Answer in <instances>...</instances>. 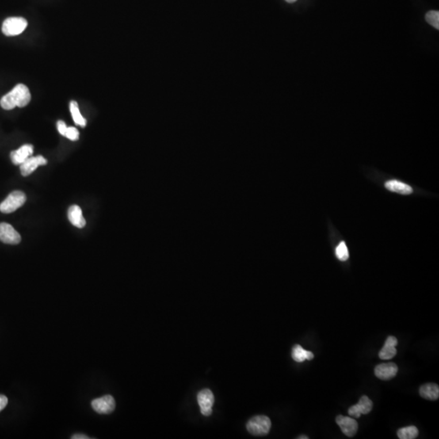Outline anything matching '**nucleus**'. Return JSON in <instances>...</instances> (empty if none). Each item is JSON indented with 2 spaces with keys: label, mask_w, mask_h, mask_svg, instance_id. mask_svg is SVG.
<instances>
[{
  "label": "nucleus",
  "mask_w": 439,
  "mask_h": 439,
  "mask_svg": "<svg viewBox=\"0 0 439 439\" xmlns=\"http://www.w3.org/2000/svg\"><path fill=\"white\" fill-rule=\"evenodd\" d=\"M73 439H87L89 438V437L87 436H85V435L83 434H75L73 435V437H72Z\"/></svg>",
  "instance_id": "obj_25"
},
{
  "label": "nucleus",
  "mask_w": 439,
  "mask_h": 439,
  "mask_svg": "<svg viewBox=\"0 0 439 439\" xmlns=\"http://www.w3.org/2000/svg\"><path fill=\"white\" fill-rule=\"evenodd\" d=\"M68 217L73 226L77 228L85 227L86 222L82 215V211L79 206L73 205L69 207L68 211Z\"/></svg>",
  "instance_id": "obj_14"
},
{
  "label": "nucleus",
  "mask_w": 439,
  "mask_h": 439,
  "mask_svg": "<svg viewBox=\"0 0 439 439\" xmlns=\"http://www.w3.org/2000/svg\"><path fill=\"white\" fill-rule=\"evenodd\" d=\"M47 160L42 155L30 156L20 165V173L24 177H27L28 175H30L33 172H35L38 169V167L40 166V165H47Z\"/></svg>",
  "instance_id": "obj_8"
},
{
  "label": "nucleus",
  "mask_w": 439,
  "mask_h": 439,
  "mask_svg": "<svg viewBox=\"0 0 439 439\" xmlns=\"http://www.w3.org/2000/svg\"><path fill=\"white\" fill-rule=\"evenodd\" d=\"M270 419L266 416H256L249 420L246 424L248 432L255 436H264L270 430Z\"/></svg>",
  "instance_id": "obj_2"
},
{
  "label": "nucleus",
  "mask_w": 439,
  "mask_h": 439,
  "mask_svg": "<svg viewBox=\"0 0 439 439\" xmlns=\"http://www.w3.org/2000/svg\"><path fill=\"white\" fill-rule=\"evenodd\" d=\"M70 112H71L73 120L77 126H81V127H85L86 126V120L83 116H81L77 102L71 101L70 103Z\"/></svg>",
  "instance_id": "obj_18"
},
{
  "label": "nucleus",
  "mask_w": 439,
  "mask_h": 439,
  "mask_svg": "<svg viewBox=\"0 0 439 439\" xmlns=\"http://www.w3.org/2000/svg\"><path fill=\"white\" fill-rule=\"evenodd\" d=\"M336 256L341 261H346L349 257L348 247L345 242H341L336 248Z\"/></svg>",
  "instance_id": "obj_21"
},
{
  "label": "nucleus",
  "mask_w": 439,
  "mask_h": 439,
  "mask_svg": "<svg viewBox=\"0 0 439 439\" xmlns=\"http://www.w3.org/2000/svg\"><path fill=\"white\" fill-rule=\"evenodd\" d=\"M375 375L382 380H390L396 376L398 366L394 363L378 364L375 368Z\"/></svg>",
  "instance_id": "obj_11"
},
{
  "label": "nucleus",
  "mask_w": 439,
  "mask_h": 439,
  "mask_svg": "<svg viewBox=\"0 0 439 439\" xmlns=\"http://www.w3.org/2000/svg\"><path fill=\"white\" fill-rule=\"evenodd\" d=\"M25 201L26 196L22 191H13L0 204V211L3 213H12L20 208Z\"/></svg>",
  "instance_id": "obj_3"
},
{
  "label": "nucleus",
  "mask_w": 439,
  "mask_h": 439,
  "mask_svg": "<svg viewBox=\"0 0 439 439\" xmlns=\"http://www.w3.org/2000/svg\"><path fill=\"white\" fill-rule=\"evenodd\" d=\"M0 241L4 243L16 245L21 241V237L9 224L0 223Z\"/></svg>",
  "instance_id": "obj_7"
},
{
  "label": "nucleus",
  "mask_w": 439,
  "mask_h": 439,
  "mask_svg": "<svg viewBox=\"0 0 439 439\" xmlns=\"http://www.w3.org/2000/svg\"><path fill=\"white\" fill-rule=\"evenodd\" d=\"M91 405L93 410L100 414H110L116 407L115 399L111 395L96 398L92 401Z\"/></svg>",
  "instance_id": "obj_6"
},
{
  "label": "nucleus",
  "mask_w": 439,
  "mask_h": 439,
  "mask_svg": "<svg viewBox=\"0 0 439 439\" xmlns=\"http://www.w3.org/2000/svg\"><path fill=\"white\" fill-rule=\"evenodd\" d=\"M67 128V126H66V124H65L63 120H59V121L57 122V129H58V131H59L61 135L65 136Z\"/></svg>",
  "instance_id": "obj_23"
},
{
  "label": "nucleus",
  "mask_w": 439,
  "mask_h": 439,
  "mask_svg": "<svg viewBox=\"0 0 439 439\" xmlns=\"http://www.w3.org/2000/svg\"><path fill=\"white\" fill-rule=\"evenodd\" d=\"M298 438H299V439H302V438H303V439H307V438H308V437H307V436H305V435H303V436H300V437H298Z\"/></svg>",
  "instance_id": "obj_26"
},
{
  "label": "nucleus",
  "mask_w": 439,
  "mask_h": 439,
  "mask_svg": "<svg viewBox=\"0 0 439 439\" xmlns=\"http://www.w3.org/2000/svg\"><path fill=\"white\" fill-rule=\"evenodd\" d=\"M420 394L429 400H437L439 397L438 386L433 383L424 385L420 388Z\"/></svg>",
  "instance_id": "obj_16"
},
{
  "label": "nucleus",
  "mask_w": 439,
  "mask_h": 439,
  "mask_svg": "<svg viewBox=\"0 0 439 439\" xmlns=\"http://www.w3.org/2000/svg\"><path fill=\"white\" fill-rule=\"evenodd\" d=\"M65 137L72 141H77L79 138V132L74 127H68Z\"/></svg>",
  "instance_id": "obj_22"
},
{
  "label": "nucleus",
  "mask_w": 439,
  "mask_h": 439,
  "mask_svg": "<svg viewBox=\"0 0 439 439\" xmlns=\"http://www.w3.org/2000/svg\"><path fill=\"white\" fill-rule=\"evenodd\" d=\"M8 399L6 396L4 395H0V412L4 410V407L8 404Z\"/></svg>",
  "instance_id": "obj_24"
},
{
  "label": "nucleus",
  "mask_w": 439,
  "mask_h": 439,
  "mask_svg": "<svg viewBox=\"0 0 439 439\" xmlns=\"http://www.w3.org/2000/svg\"><path fill=\"white\" fill-rule=\"evenodd\" d=\"M372 409V402L366 395L362 396L357 404L351 406L348 414L351 417L360 418L362 414H368Z\"/></svg>",
  "instance_id": "obj_9"
},
{
  "label": "nucleus",
  "mask_w": 439,
  "mask_h": 439,
  "mask_svg": "<svg viewBox=\"0 0 439 439\" xmlns=\"http://www.w3.org/2000/svg\"><path fill=\"white\" fill-rule=\"evenodd\" d=\"M336 422L341 428L344 434L348 437H353L356 435L358 430V423L356 420H354L352 417H343L340 415L336 418Z\"/></svg>",
  "instance_id": "obj_10"
},
{
  "label": "nucleus",
  "mask_w": 439,
  "mask_h": 439,
  "mask_svg": "<svg viewBox=\"0 0 439 439\" xmlns=\"http://www.w3.org/2000/svg\"><path fill=\"white\" fill-rule=\"evenodd\" d=\"M34 146L30 144L23 145L18 150H13L10 154L11 160L14 165H20L27 159L32 156Z\"/></svg>",
  "instance_id": "obj_12"
},
{
  "label": "nucleus",
  "mask_w": 439,
  "mask_h": 439,
  "mask_svg": "<svg viewBox=\"0 0 439 439\" xmlns=\"http://www.w3.org/2000/svg\"><path fill=\"white\" fill-rule=\"evenodd\" d=\"M287 3H290V4H292V3L296 2L297 0H286Z\"/></svg>",
  "instance_id": "obj_27"
},
{
  "label": "nucleus",
  "mask_w": 439,
  "mask_h": 439,
  "mask_svg": "<svg viewBox=\"0 0 439 439\" xmlns=\"http://www.w3.org/2000/svg\"><path fill=\"white\" fill-rule=\"evenodd\" d=\"M31 100L29 89L24 84L16 85L9 93L3 96L0 105L4 109L12 110L16 107H25Z\"/></svg>",
  "instance_id": "obj_1"
},
{
  "label": "nucleus",
  "mask_w": 439,
  "mask_h": 439,
  "mask_svg": "<svg viewBox=\"0 0 439 439\" xmlns=\"http://www.w3.org/2000/svg\"><path fill=\"white\" fill-rule=\"evenodd\" d=\"M398 344V340L394 336H390L387 337L383 348L379 352V358L382 360H390L396 356V346Z\"/></svg>",
  "instance_id": "obj_13"
},
{
  "label": "nucleus",
  "mask_w": 439,
  "mask_h": 439,
  "mask_svg": "<svg viewBox=\"0 0 439 439\" xmlns=\"http://www.w3.org/2000/svg\"><path fill=\"white\" fill-rule=\"evenodd\" d=\"M425 20L435 28L439 29V12L437 11H429L425 15Z\"/></svg>",
  "instance_id": "obj_20"
},
{
  "label": "nucleus",
  "mask_w": 439,
  "mask_h": 439,
  "mask_svg": "<svg viewBox=\"0 0 439 439\" xmlns=\"http://www.w3.org/2000/svg\"><path fill=\"white\" fill-rule=\"evenodd\" d=\"M291 355H292L293 360L298 362V363H301V362H303L306 360H311L314 358L312 352L306 351L298 344L294 346Z\"/></svg>",
  "instance_id": "obj_17"
},
{
  "label": "nucleus",
  "mask_w": 439,
  "mask_h": 439,
  "mask_svg": "<svg viewBox=\"0 0 439 439\" xmlns=\"http://www.w3.org/2000/svg\"><path fill=\"white\" fill-rule=\"evenodd\" d=\"M28 22L23 17H9L4 20L2 25V32L6 36H16L24 32Z\"/></svg>",
  "instance_id": "obj_4"
},
{
  "label": "nucleus",
  "mask_w": 439,
  "mask_h": 439,
  "mask_svg": "<svg viewBox=\"0 0 439 439\" xmlns=\"http://www.w3.org/2000/svg\"><path fill=\"white\" fill-rule=\"evenodd\" d=\"M385 185H386V189H388L389 191L400 194V195H410V194L413 193V189L410 185H406L405 183L401 182V181H396V180L387 181Z\"/></svg>",
  "instance_id": "obj_15"
},
{
  "label": "nucleus",
  "mask_w": 439,
  "mask_h": 439,
  "mask_svg": "<svg viewBox=\"0 0 439 439\" xmlns=\"http://www.w3.org/2000/svg\"><path fill=\"white\" fill-rule=\"evenodd\" d=\"M197 399L202 414L206 417L210 416L212 413V406L215 401L213 393L209 389L202 390L198 394Z\"/></svg>",
  "instance_id": "obj_5"
},
{
  "label": "nucleus",
  "mask_w": 439,
  "mask_h": 439,
  "mask_svg": "<svg viewBox=\"0 0 439 439\" xmlns=\"http://www.w3.org/2000/svg\"><path fill=\"white\" fill-rule=\"evenodd\" d=\"M418 436V429L416 426L401 428L398 431V437L400 439H414Z\"/></svg>",
  "instance_id": "obj_19"
}]
</instances>
